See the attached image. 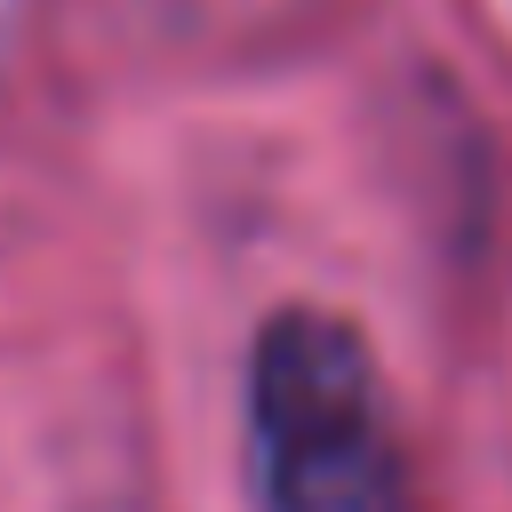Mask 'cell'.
<instances>
[{"label":"cell","instance_id":"obj_1","mask_svg":"<svg viewBox=\"0 0 512 512\" xmlns=\"http://www.w3.org/2000/svg\"><path fill=\"white\" fill-rule=\"evenodd\" d=\"M248 464L264 512H416L400 424L352 320L288 304L256 328Z\"/></svg>","mask_w":512,"mask_h":512}]
</instances>
